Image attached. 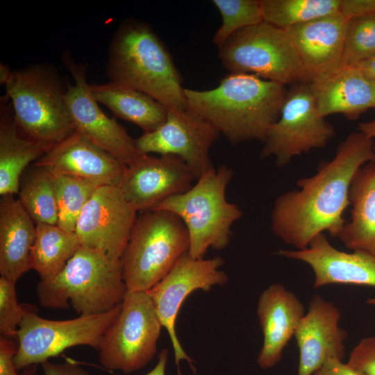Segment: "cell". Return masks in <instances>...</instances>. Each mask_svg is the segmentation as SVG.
<instances>
[{
	"label": "cell",
	"mask_w": 375,
	"mask_h": 375,
	"mask_svg": "<svg viewBox=\"0 0 375 375\" xmlns=\"http://www.w3.org/2000/svg\"><path fill=\"white\" fill-rule=\"evenodd\" d=\"M351 219L338 238L348 249L375 255V162L356 172L349 192Z\"/></svg>",
	"instance_id": "d4e9b609"
},
{
	"label": "cell",
	"mask_w": 375,
	"mask_h": 375,
	"mask_svg": "<svg viewBox=\"0 0 375 375\" xmlns=\"http://www.w3.org/2000/svg\"><path fill=\"white\" fill-rule=\"evenodd\" d=\"M126 292L120 261L82 246L56 276L36 287L42 306L66 309L70 303L79 315L106 312L122 303Z\"/></svg>",
	"instance_id": "277c9868"
},
{
	"label": "cell",
	"mask_w": 375,
	"mask_h": 375,
	"mask_svg": "<svg viewBox=\"0 0 375 375\" xmlns=\"http://www.w3.org/2000/svg\"><path fill=\"white\" fill-rule=\"evenodd\" d=\"M212 3L222 17L212 38L218 49L235 32L263 21L260 0H213Z\"/></svg>",
	"instance_id": "4dcf8cb0"
},
{
	"label": "cell",
	"mask_w": 375,
	"mask_h": 375,
	"mask_svg": "<svg viewBox=\"0 0 375 375\" xmlns=\"http://www.w3.org/2000/svg\"><path fill=\"white\" fill-rule=\"evenodd\" d=\"M122 303L103 313L79 315L67 320H51L40 317L37 308L26 305L17 338L15 358L17 369L42 364L76 346H89L98 351L106 330L119 315Z\"/></svg>",
	"instance_id": "9c48e42d"
},
{
	"label": "cell",
	"mask_w": 375,
	"mask_h": 375,
	"mask_svg": "<svg viewBox=\"0 0 375 375\" xmlns=\"http://www.w3.org/2000/svg\"><path fill=\"white\" fill-rule=\"evenodd\" d=\"M35 223L14 195L0 199V274L16 283L30 268Z\"/></svg>",
	"instance_id": "603a6c76"
},
{
	"label": "cell",
	"mask_w": 375,
	"mask_h": 375,
	"mask_svg": "<svg viewBox=\"0 0 375 375\" xmlns=\"http://www.w3.org/2000/svg\"><path fill=\"white\" fill-rule=\"evenodd\" d=\"M224 264V259L219 256L194 259L187 253L160 282L147 291L162 327L170 338L178 375L181 360L188 362L194 373L196 371L193 360L178 339L176 322L178 312L184 301L194 291H209L214 285H223L228 282L227 274L219 269Z\"/></svg>",
	"instance_id": "4fadbf2b"
},
{
	"label": "cell",
	"mask_w": 375,
	"mask_h": 375,
	"mask_svg": "<svg viewBox=\"0 0 375 375\" xmlns=\"http://www.w3.org/2000/svg\"><path fill=\"white\" fill-rule=\"evenodd\" d=\"M340 0H260L262 20L285 30L339 12Z\"/></svg>",
	"instance_id": "f1b7e54d"
},
{
	"label": "cell",
	"mask_w": 375,
	"mask_h": 375,
	"mask_svg": "<svg viewBox=\"0 0 375 375\" xmlns=\"http://www.w3.org/2000/svg\"><path fill=\"white\" fill-rule=\"evenodd\" d=\"M367 303L375 306V297L369 298L367 300Z\"/></svg>",
	"instance_id": "ee69618b"
},
{
	"label": "cell",
	"mask_w": 375,
	"mask_h": 375,
	"mask_svg": "<svg viewBox=\"0 0 375 375\" xmlns=\"http://www.w3.org/2000/svg\"><path fill=\"white\" fill-rule=\"evenodd\" d=\"M137 212L119 187H99L83 209L76 226L81 245L112 260L120 261Z\"/></svg>",
	"instance_id": "5bb4252c"
},
{
	"label": "cell",
	"mask_w": 375,
	"mask_h": 375,
	"mask_svg": "<svg viewBox=\"0 0 375 375\" xmlns=\"http://www.w3.org/2000/svg\"><path fill=\"white\" fill-rule=\"evenodd\" d=\"M97 102L117 117L139 126L143 133L155 131L166 120L169 109L148 94L112 83L90 84Z\"/></svg>",
	"instance_id": "484cf974"
},
{
	"label": "cell",
	"mask_w": 375,
	"mask_h": 375,
	"mask_svg": "<svg viewBox=\"0 0 375 375\" xmlns=\"http://www.w3.org/2000/svg\"><path fill=\"white\" fill-rule=\"evenodd\" d=\"M374 152H375V144H374Z\"/></svg>",
	"instance_id": "f6af8a7d"
},
{
	"label": "cell",
	"mask_w": 375,
	"mask_h": 375,
	"mask_svg": "<svg viewBox=\"0 0 375 375\" xmlns=\"http://www.w3.org/2000/svg\"><path fill=\"white\" fill-rule=\"evenodd\" d=\"M365 77L375 85V55L356 65Z\"/></svg>",
	"instance_id": "f35d334b"
},
{
	"label": "cell",
	"mask_w": 375,
	"mask_h": 375,
	"mask_svg": "<svg viewBox=\"0 0 375 375\" xmlns=\"http://www.w3.org/2000/svg\"><path fill=\"white\" fill-rule=\"evenodd\" d=\"M44 375H90L83 367L75 362L66 361L63 363L42 362Z\"/></svg>",
	"instance_id": "74e56055"
},
{
	"label": "cell",
	"mask_w": 375,
	"mask_h": 375,
	"mask_svg": "<svg viewBox=\"0 0 375 375\" xmlns=\"http://www.w3.org/2000/svg\"><path fill=\"white\" fill-rule=\"evenodd\" d=\"M162 327L147 292L127 290L119 315L102 337L100 363L124 373L143 368L156 354Z\"/></svg>",
	"instance_id": "30bf717a"
},
{
	"label": "cell",
	"mask_w": 375,
	"mask_h": 375,
	"mask_svg": "<svg viewBox=\"0 0 375 375\" xmlns=\"http://www.w3.org/2000/svg\"><path fill=\"white\" fill-rule=\"evenodd\" d=\"M33 164L54 173L82 178L97 187H119L127 168L115 156L76 131Z\"/></svg>",
	"instance_id": "d6986e66"
},
{
	"label": "cell",
	"mask_w": 375,
	"mask_h": 375,
	"mask_svg": "<svg viewBox=\"0 0 375 375\" xmlns=\"http://www.w3.org/2000/svg\"><path fill=\"white\" fill-rule=\"evenodd\" d=\"M348 22L338 12L285 30L301 60L306 83L342 67Z\"/></svg>",
	"instance_id": "ffe728a7"
},
{
	"label": "cell",
	"mask_w": 375,
	"mask_h": 375,
	"mask_svg": "<svg viewBox=\"0 0 375 375\" xmlns=\"http://www.w3.org/2000/svg\"><path fill=\"white\" fill-rule=\"evenodd\" d=\"M339 12L349 21L375 13V0H340Z\"/></svg>",
	"instance_id": "d590c367"
},
{
	"label": "cell",
	"mask_w": 375,
	"mask_h": 375,
	"mask_svg": "<svg viewBox=\"0 0 375 375\" xmlns=\"http://www.w3.org/2000/svg\"><path fill=\"white\" fill-rule=\"evenodd\" d=\"M285 85L251 74L229 73L208 90L184 88L186 108L209 122L233 145L264 142L278 120Z\"/></svg>",
	"instance_id": "7a4b0ae2"
},
{
	"label": "cell",
	"mask_w": 375,
	"mask_h": 375,
	"mask_svg": "<svg viewBox=\"0 0 375 375\" xmlns=\"http://www.w3.org/2000/svg\"><path fill=\"white\" fill-rule=\"evenodd\" d=\"M374 144L360 131L349 134L332 160L321 162L313 176L297 181L299 190L279 195L271 213L274 234L296 250L307 248L325 231L338 238L346 223L352 179L360 167L375 162Z\"/></svg>",
	"instance_id": "6da1fadb"
},
{
	"label": "cell",
	"mask_w": 375,
	"mask_h": 375,
	"mask_svg": "<svg viewBox=\"0 0 375 375\" xmlns=\"http://www.w3.org/2000/svg\"><path fill=\"white\" fill-rule=\"evenodd\" d=\"M110 83L148 94L168 109H186L183 79L167 47L147 23L122 22L110 42Z\"/></svg>",
	"instance_id": "3957f363"
},
{
	"label": "cell",
	"mask_w": 375,
	"mask_h": 375,
	"mask_svg": "<svg viewBox=\"0 0 375 375\" xmlns=\"http://www.w3.org/2000/svg\"><path fill=\"white\" fill-rule=\"evenodd\" d=\"M305 314L301 301L283 284L274 283L260 294L257 307L263 334L257 358L260 368H272L281 360Z\"/></svg>",
	"instance_id": "44dd1931"
},
{
	"label": "cell",
	"mask_w": 375,
	"mask_h": 375,
	"mask_svg": "<svg viewBox=\"0 0 375 375\" xmlns=\"http://www.w3.org/2000/svg\"><path fill=\"white\" fill-rule=\"evenodd\" d=\"M312 375H366L362 371L351 366L342 360L328 358Z\"/></svg>",
	"instance_id": "8d00e7d4"
},
{
	"label": "cell",
	"mask_w": 375,
	"mask_h": 375,
	"mask_svg": "<svg viewBox=\"0 0 375 375\" xmlns=\"http://www.w3.org/2000/svg\"><path fill=\"white\" fill-rule=\"evenodd\" d=\"M18 344L12 338H0V375H21L15 365Z\"/></svg>",
	"instance_id": "e575fe53"
},
{
	"label": "cell",
	"mask_w": 375,
	"mask_h": 375,
	"mask_svg": "<svg viewBox=\"0 0 375 375\" xmlns=\"http://www.w3.org/2000/svg\"><path fill=\"white\" fill-rule=\"evenodd\" d=\"M13 69L8 65L1 62L0 64V83L6 85L11 78Z\"/></svg>",
	"instance_id": "b9f144b4"
},
{
	"label": "cell",
	"mask_w": 375,
	"mask_h": 375,
	"mask_svg": "<svg viewBox=\"0 0 375 375\" xmlns=\"http://www.w3.org/2000/svg\"><path fill=\"white\" fill-rule=\"evenodd\" d=\"M194 180L192 169L178 156L142 154L127 167L119 188L137 211H144L188 190Z\"/></svg>",
	"instance_id": "2e32d148"
},
{
	"label": "cell",
	"mask_w": 375,
	"mask_h": 375,
	"mask_svg": "<svg viewBox=\"0 0 375 375\" xmlns=\"http://www.w3.org/2000/svg\"><path fill=\"white\" fill-rule=\"evenodd\" d=\"M233 176V170L225 165L213 167L188 190L151 209L170 211L179 217L189 235L188 254L194 259L203 258L210 247L226 249L232 235L231 226L242 216L240 208L226 198Z\"/></svg>",
	"instance_id": "8992f818"
},
{
	"label": "cell",
	"mask_w": 375,
	"mask_h": 375,
	"mask_svg": "<svg viewBox=\"0 0 375 375\" xmlns=\"http://www.w3.org/2000/svg\"><path fill=\"white\" fill-rule=\"evenodd\" d=\"M49 151L24 137L15 123L13 108L5 94L0 98V194H17L28 165Z\"/></svg>",
	"instance_id": "cb8c5ba5"
},
{
	"label": "cell",
	"mask_w": 375,
	"mask_h": 375,
	"mask_svg": "<svg viewBox=\"0 0 375 375\" xmlns=\"http://www.w3.org/2000/svg\"><path fill=\"white\" fill-rule=\"evenodd\" d=\"M358 129L367 137L374 139L375 138V119L369 122L359 123Z\"/></svg>",
	"instance_id": "60d3db41"
},
{
	"label": "cell",
	"mask_w": 375,
	"mask_h": 375,
	"mask_svg": "<svg viewBox=\"0 0 375 375\" xmlns=\"http://www.w3.org/2000/svg\"><path fill=\"white\" fill-rule=\"evenodd\" d=\"M277 253L308 265L314 274L315 288L333 284L375 288V255L362 251H340L324 233L315 236L304 249H280Z\"/></svg>",
	"instance_id": "ac0fdd59"
},
{
	"label": "cell",
	"mask_w": 375,
	"mask_h": 375,
	"mask_svg": "<svg viewBox=\"0 0 375 375\" xmlns=\"http://www.w3.org/2000/svg\"><path fill=\"white\" fill-rule=\"evenodd\" d=\"M375 55V13L348 22L342 66H356Z\"/></svg>",
	"instance_id": "1f68e13d"
},
{
	"label": "cell",
	"mask_w": 375,
	"mask_h": 375,
	"mask_svg": "<svg viewBox=\"0 0 375 375\" xmlns=\"http://www.w3.org/2000/svg\"><path fill=\"white\" fill-rule=\"evenodd\" d=\"M52 173L56 184L57 226L67 231L75 232L83 209L99 187L76 176Z\"/></svg>",
	"instance_id": "f546056e"
},
{
	"label": "cell",
	"mask_w": 375,
	"mask_h": 375,
	"mask_svg": "<svg viewBox=\"0 0 375 375\" xmlns=\"http://www.w3.org/2000/svg\"><path fill=\"white\" fill-rule=\"evenodd\" d=\"M309 83L324 117L340 113L354 120L368 109H375V85L356 66H342Z\"/></svg>",
	"instance_id": "7402d4cb"
},
{
	"label": "cell",
	"mask_w": 375,
	"mask_h": 375,
	"mask_svg": "<svg viewBox=\"0 0 375 375\" xmlns=\"http://www.w3.org/2000/svg\"><path fill=\"white\" fill-rule=\"evenodd\" d=\"M168 351L162 349L158 355V362L155 367L144 375H165Z\"/></svg>",
	"instance_id": "ab89813d"
},
{
	"label": "cell",
	"mask_w": 375,
	"mask_h": 375,
	"mask_svg": "<svg viewBox=\"0 0 375 375\" xmlns=\"http://www.w3.org/2000/svg\"><path fill=\"white\" fill-rule=\"evenodd\" d=\"M335 133L333 126L319 112L310 83L294 84L267 133L260 158L273 156L276 166L283 167L294 157L325 147Z\"/></svg>",
	"instance_id": "8fae6325"
},
{
	"label": "cell",
	"mask_w": 375,
	"mask_h": 375,
	"mask_svg": "<svg viewBox=\"0 0 375 375\" xmlns=\"http://www.w3.org/2000/svg\"><path fill=\"white\" fill-rule=\"evenodd\" d=\"M26 311V304H19L17 299L15 283L0 277V334L17 337L20 323Z\"/></svg>",
	"instance_id": "d6a6232c"
},
{
	"label": "cell",
	"mask_w": 375,
	"mask_h": 375,
	"mask_svg": "<svg viewBox=\"0 0 375 375\" xmlns=\"http://www.w3.org/2000/svg\"><path fill=\"white\" fill-rule=\"evenodd\" d=\"M341 313L318 294L310 300L294 337L299 351L297 375H312L331 358L342 360L347 332L340 326Z\"/></svg>",
	"instance_id": "e0dca14e"
},
{
	"label": "cell",
	"mask_w": 375,
	"mask_h": 375,
	"mask_svg": "<svg viewBox=\"0 0 375 375\" xmlns=\"http://www.w3.org/2000/svg\"><path fill=\"white\" fill-rule=\"evenodd\" d=\"M38 374V365H33L23 369L21 375H37Z\"/></svg>",
	"instance_id": "7bdbcfd3"
},
{
	"label": "cell",
	"mask_w": 375,
	"mask_h": 375,
	"mask_svg": "<svg viewBox=\"0 0 375 375\" xmlns=\"http://www.w3.org/2000/svg\"><path fill=\"white\" fill-rule=\"evenodd\" d=\"M18 200L35 224L57 225L58 208L53 174L32 164L23 173Z\"/></svg>",
	"instance_id": "83f0119b"
},
{
	"label": "cell",
	"mask_w": 375,
	"mask_h": 375,
	"mask_svg": "<svg viewBox=\"0 0 375 375\" xmlns=\"http://www.w3.org/2000/svg\"><path fill=\"white\" fill-rule=\"evenodd\" d=\"M219 58L229 73L251 74L284 85L306 83L286 31L263 21L231 35L219 48Z\"/></svg>",
	"instance_id": "ba28073f"
},
{
	"label": "cell",
	"mask_w": 375,
	"mask_h": 375,
	"mask_svg": "<svg viewBox=\"0 0 375 375\" xmlns=\"http://www.w3.org/2000/svg\"><path fill=\"white\" fill-rule=\"evenodd\" d=\"M6 87L15 123L26 138L49 150L74 132L66 103L67 84L47 64L13 69Z\"/></svg>",
	"instance_id": "5b68a950"
},
{
	"label": "cell",
	"mask_w": 375,
	"mask_h": 375,
	"mask_svg": "<svg viewBox=\"0 0 375 375\" xmlns=\"http://www.w3.org/2000/svg\"><path fill=\"white\" fill-rule=\"evenodd\" d=\"M219 136L206 120L190 111L169 109L165 122L157 129L135 140L139 154L159 153L181 158L197 180L213 168L209 151Z\"/></svg>",
	"instance_id": "9a60e30c"
},
{
	"label": "cell",
	"mask_w": 375,
	"mask_h": 375,
	"mask_svg": "<svg viewBox=\"0 0 375 375\" xmlns=\"http://www.w3.org/2000/svg\"><path fill=\"white\" fill-rule=\"evenodd\" d=\"M189 249L188 232L178 216L167 210L142 211L120 259L127 290H150Z\"/></svg>",
	"instance_id": "52a82bcc"
},
{
	"label": "cell",
	"mask_w": 375,
	"mask_h": 375,
	"mask_svg": "<svg viewBox=\"0 0 375 375\" xmlns=\"http://www.w3.org/2000/svg\"><path fill=\"white\" fill-rule=\"evenodd\" d=\"M35 229L30 268L38 273L40 281H48L64 268L81 245L75 232L57 225L38 223Z\"/></svg>",
	"instance_id": "4316f807"
},
{
	"label": "cell",
	"mask_w": 375,
	"mask_h": 375,
	"mask_svg": "<svg viewBox=\"0 0 375 375\" xmlns=\"http://www.w3.org/2000/svg\"><path fill=\"white\" fill-rule=\"evenodd\" d=\"M347 363L366 375H375V337L361 340L351 351Z\"/></svg>",
	"instance_id": "836d02e7"
},
{
	"label": "cell",
	"mask_w": 375,
	"mask_h": 375,
	"mask_svg": "<svg viewBox=\"0 0 375 375\" xmlns=\"http://www.w3.org/2000/svg\"><path fill=\"white\" fill-rule=\"evenodd\" d=\"M62 60L74 80L66 83V103L74 131L131 166L140 156L135 140L99 106L87 81V64L75 61L68 51L63 52Z\"/></svg>",
	"instance_id": "7c38bea8"
}]
</instances>
